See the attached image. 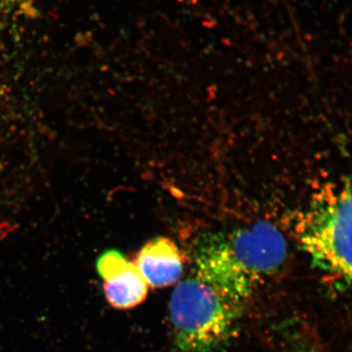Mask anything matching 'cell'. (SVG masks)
Listing matches in <instances>:
<instances>
[{"label":"cell","mask_w":352,"mask_h":352,"mask_svg":"<svg viewBox=\"0 0 352 352\" xmlns=\"http://www.w3.org/2000/svg\"><path fill=\"white\" fill-rule=\"evenodd\" d=\"M242 303L196 275L176 285L170 300L178 352H222L235 335Z\"/></svg>","instance_id":"cell-3"},{"label":"cell","mask_w":352,"mask_h":352,"mask_svg":"<svg viewBox=\"0 0 352 352\" xmlns=\"http://www.w3.org/2000/svg\"><path fill=\"white\" fill-rule=\"evenodd\" d=\"M287 252L281 231L259 221L230 232L204 236L196 248L194 275L245 305L280 270Z\"/></svg>","instance_id":"cell-1"},{"label":"cell","mask_w":352,"mask_h":352,"mask_svg":"<svg viewBox=\"0 0 352 352\" xmlns=\"http://www.w3.org/2000/svg\"><path fill=\"white\" fill-rule=\"evenodd\" d=\"M296 351L298 352H322L320 349H315L314 344H303L302 349L296 346Z\"/></svg>","instance_id":"cell-7"},{"label":"cell","mask_w":352,"mask_h":352,"mask_svg":"<svg viewBox=\"0 0 352 352\" xmlns=\"http://www.w3.org/2000/svg\"><path fill=\"white\" fill-rule=\"evenodd\" d=\"M96 270L103 280L104 294L111 307L131 309L147 298L149 286L138 266L117 250L104 252L97 259Z\"/></svg>","instance_id":"cell-4"},{"label":"cell","mask_w":352,"mask_h":352,"mask_svg":"<svg viewBox=\"0 0 352 352\" xmlns=\"http://www.w3.org/2000/svg\"><path fill=\"white\" fill-rule=\"evenodd\" d=\"M296 235L314 266L352 289V175L314 194L298 219Z\"/></svg>","instance_id":"cell-2"},{"label":"cell","mask_w":352,"mask_h":352,"mask_svg":"<svg viewBox=\"0 0 352 352\" xmlns=\"http://www.w3.org/2000/svg\"><path fill=\"white\" fill-rule=\"evenodd\" d=\"M32 0H0V15H32Z\"/></svg>","instance_id":"cell-6"},{"label":"cell","mask_w":352,"mask_h":352,"mask_svg":"<svg viewBox=\"0 0 352 352\" xmlns=\"http://www.w3.org/2000/svg\"><path fill=\"white\" fill-rule=\"evenodd\" d=\"M134 263L149 288H166L175 284L184 271V256L177 245L157 237L143 245Z\"/></svg>","instance_id":"cell-5"}]
</instances>
